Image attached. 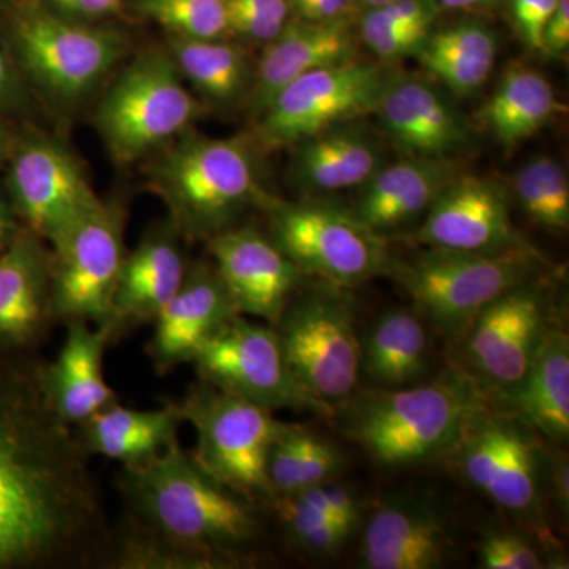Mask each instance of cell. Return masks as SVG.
<instances>
[{
  "label": "cell",
  "mask_w": 569,
  "mask_h": 569,
  "mask_svg": "<svg viewBox=\"0 0 569 569\" xmlns=\"http://www.w3.org/2000/svg\"><path fill=\"white\" fill-rule=\"evenodd\" d=\"M148 186L187 242H208L236 227L249 209H266L276 200L261 186L249 142L190 129L153 153Z\"/></svg>",
  "instance_id": "cell-4"
},
{
  "label": "cell",
  "mask_w": 569,
  "mask_h": 569,
  "mask_svg": "<svg viewBox=\"0 0 569 569\" xmlns=\"http://www.w3.org/2000/svg\"><path fill=\"white\" fill-rule=\"evenodd\" d=\"M313 0H290L291 17H298Z\"/></svg>",
  "instance_id": "cell-52"
},
{
  "label": "cell",
  "mask_w": 569,
  "mask_h": 569,
  "mask_svg": "<svg viewBox=\"0 0 569 569\" xmlns=\"http://www.w3.org/2000/svg\"><path fill=\"white\" fill-rule=\"evenodd\" d=\"M266 212L269 236L305 277L343 288L388 274L392 258L387 239L359 222L353 211L274 200Z\"/></svg>",
  "instance_id": "cell-11"
},
{
  "label": "cell",
  "mask_w": 569,
  "mask_h": 569,
  "mask_svg": "<svg viewBox=\"0 0 569 569\" xmlns=\"http://www.w3.org/2000/svg\"><path fill=\"white\" fill-rule=\"evenodd\" d=\"M66 328L58 358L41 362V383L59 417L67 425L80 426L119 397L104 380L103 358L110 346L107 332L81 320Z\"/></svg>",
  "instance_id": "cell-25"
},
{
  "label": "cell",
  "mask_w": 569,
  "mask_h": 569,
  "mask_svg": "<svg viewBox=\"0 0 569 569\" xmlns=\"http://www.w3.org/2000/svg\"><path fill=\"white\" fill-rule=\"evenodd\" d=\"M318 488H320L321 496H323L329 512H331L336 522L353 533L359 522V512H361L353 490L337 485L336 481L325 482Z\"/></svg>",
  "instance_id": "cell-43"
},
{
  "label": "cell",
  "mask_w": 569,
  "mask_h": 569,
  "mask_svg": "<svg viewBox=\"0 0 569 569\" xmlns=\"http://www.w3.org/2000/svg\"><path fill=\"white\" fill-rule=\"evenodd\" d=\"M224 2L228 7L258 11L277 20H291L290 0H224Z\"/></svg>",
  "instance_id": "cell-48"
},
{
  "label": "cell",
  "mask_w": 569,
  "mask_h": 569,
  "mask_svg": "<svg viewBox=\"0 0 569 569\" xmlns=\"http://www.w3.org/2000/svg\"><path fill=\"white\" fill-rule=\"evenodd\" d=\"M557 0H511L512 20L520 39L535 51L542 50V36Z\"/></svg>",
  "instance_id": "cell-40"
},
{
  "label": "cell",
  "mask_w": 569,
  "mask_h": 569,
  "mask_svg": "<svg viewBox=\"0 0 569 569\" xmlns=\"http://www.w3.org/2000/svg\"><path fill=\"white\" fill-rule=\"evenodd\" d=\"M26 107L28 96L24 86L7 56L0 50V116L24 110Z\"/></svg>",
  "instance_id": "cell-44"
},
{
  "label": "cell",
  "mask_w": 569,
  "mask_h": 569,
  "mask_svg": "<svg viewBox=\"0 0 569 569\" xmlns=\"http://www.w3.org/2000/svg\"><path fill=\"white\" fill-rule=\"evenodd\" d=\"M182 241L174 224L164 220L149 228L140 244L126 254L103 329L110 346L141 326L153 325L178 293L189 268Z\"/></svg>",
  "instance_id": "cell-20"
},
{
  "label": "cell",
  "mask_w": 569,
  "mask_h": 569,
  "mask_svg": "<svg viewBox=\"0 0 569 569\" xmlns=\"http://www.w3.org/2000/svg\"><path fill=\"white\" fill-rule=\"evenodd\" d=\"M268 508L274 511L288 541L306 552L335 556L350 538L351 531L332 518L318 486L277 496Z\"/></svg>",
  "instance_id": "cell-35"
},
{
  "label": "cell",
  "mask_w": 569,
  "mask_h": 569,
  "mask_svg": "<svg viewBox=\"0 0 569 569\" xmlns=\"http://www.w3.org/2000/svg\"><path fill=\"white\" fill-rule=\"evenodd\" d=\"M550 313L548 290L538 279L490 302L460 339L470 376L490 395L518 383L553 323Z\"/></svg>",
  "instance_id": "cell-16"
},
{
  "label": "cell",
  "mask_w": 569,
  "mask_h": 569,
  "mask_svg": "<svg viewBox=\"0 0 569 569\" xmlns=\"http://www.w3.org/2000/svg\"><path fill=\"white\" fill-rule=\"evenodd\" d=\"M548 475L550 493L556 500L561 516H568L569 485H568V458L559 451L550 456L548 452Z\"/></svg>",
  "instance_id": "cell-46"
},
{
  "label": "cell",
  "mask_w": 569,
  "mask_h": 569,
  "mask_svg": "<svg viewBox=\"0 0 569 569\" xmlns=\"http://www.w3.org/2000/svg\"><path fill=\"white\" fill-rule=\"evenodd\" d=\"M449 452L473 488L549 539L542 509L548 452L533 429L492 403L468 422Z\"/></svg>",
  "instance_id": "cell-10"
},
{
  "label": "cell",
  "mask_w": 569,
  "mask_h": 569,
  "mask_svg": "<svg viewBox=\"0 0 569 569\" xmlns=\"http://www.w3.org/2000/svg\"><path fill=\"white\" fill-rule=\"evenodd\" d=\"M43 6L67 20L100 24L108 18L122 13L126 0H43Z\"/></svg>",
  "instance_id": "cell-41"
},
{
  "label": "cell",
  "mask_w": 569,
  "mask_h": 569,
  "mask_svg": "<svg viewBox=\"0 0 569 569\" xmlns=\"http://www.w3.org/2000/svg\"><path fill=\"white\" fill-rule=\"evenodd\" d=\"M168 48L140 52L119 71L96 112L97 132L118 164L152 156L200 116Z\"/></svg>",
  "instance_id": "cell-5"
},
{
  "label": "cell",
  "mask_w": 569,
  "mask_h": 569,
  "mask_svg": "<svg viewBox=\"0 0 569 569\" xmlns=\"http://www.w3.org/2000/svg\"><path fill=\"white\" fill-rule=\"evenodd\" d=\"M356 6H358L356 0H313L307 9L295 18L305 21L346 20Z\"/></svg>",
  "instance_id": "cell-47"
},
{
  "label": "cell",
  "mask_w": 569,
  "mask_h": 569,
  "mask_svg": "<svg viewBox=\"0 0 569 569\" xmlns=\"http://www.w3.org/2000/svg\"><path fill=\"white\" fill-rule=\"evenodd\" d=\"M176 410L197 433L193 459L224 488L260 507L274 500L269 485L268 455L283 422L272 411L212 385H192Z\"/></svg>",
  "instance_id": "cell-9"
},
{
  "label": "cell",
  "mask_w": 569,
  "mask_h": 569,
  "mask_svg": "<svg viewBox=\"0 0 569 569\" xmlns=\"http://www.w3.org/2000/svg\"><path fill=\"white\" fill-rule=\"evenodd\" d=\"M21 227L22 224L17 222V213L11 209V204L0 198V253L7 249Z\"/></svg>",
  "instance_id": "cell-49"
},
{
  "label": "cell",
  "mask_w": 569,
  "mask_h": 569,
  "mask_svg": "<svg viewBox=\"0 0 569 569\" xmlns=\"http://www.w3.org/2000/svg\"><path fill=\"white\" fill-rule=\"evenodd\" d=\"M126 211L100 200L67 228L52 250V310L56 321H88L107 328L126 260Z\"/></svg>",
  "instance_id": "cell-12"
},
{
  "label": "cell",
  "mask_w": 569,
  "mask_h": 569,
  "mask_svg": "<svg viewBox=\"0 0 569 569\" xmlns=\"http://www.w3.org/2000/svg\"><path fill=\"white\" fill-rule=\"evenodd\" d=\"M356 2H358V6H362L366 10H369L388 6V3L395 2V0H356Z\"/></svg>",
  "instance_id": "cell-53"
},
{
  "label": "cell",
  "mask_w": 569,
  "mask_h": 569,
  "mask_svg": "<svg viewBox=\"0 0 569 569\" xmlns=\"http://www.w3.org/2000/svg\"><path fill=\"white\" fill-rule=\"evenodd\" d=\"M376 112L407 157L451 160L473 144L466 118L422 78L391 74Z\"/></svg>",
  "instance_id": "cell-22"
},
{
  "label": "cell",
  "mask_w": 569,
  "mask_h": 569,
  "mask_svg": "<svg viewBox=\"0 0 569 569\" xmlns=\"http://www.w3.org/2000/svg\"><path fill=\"white\" fill-rule=\"evenodd\" d=\"M538 252L486 254L426 247L406 260H391L396 277L441 336L462 339L490 302L519 284L538 279Z\"/></svg>",
  "instance_id": "cell-6"
},
{
  "label": "cell",
  "mask_w": 569,
  "mask_h": 569,
  "mask_svg": "<svg viewBox=\"0 0 569 569\" xmlns=\"http://www.w3.org/2000/svg\"><path fill=\"white\" fill-rule=\"evenodd\" d=\"M413 241L460 252H537L512 224L505 190L479 176L456 174L427 209Z\"/></svg>",
  "instance_id": "cell-17"
},
{
  "label": "cell",
  "mask_w": 569,
  "mask_h": 569,
  "mask_svg": "<svg viewBox=\"0 0 569 569\" xmlns=\"http://www.w3.org/2000/svg\"><path fill=\"white\" fill-rule=\"evenodd\" d=\"M198 378L264 410H293L331 418L336 411L316 399L291 372L274 328L236 316L198 348Z\"/></svg>",
  "instance_id": "cell-13"
},
{
  "label": "cell",
  "mask_w": 569,
  "mask_h": 569,
  "mask_svg": "<svg viewBox=\"0 0 569 569\" xmlns=\"http://www.w3.org/2000/svg\"><path fill=\"white\" fill-rule=\"evenodd\" d=\"M272 328L299 383L335 411L346 406L358 391L361 339L340 287L321 282L296 290Z\"/></svg>",
  "instance_id": "cell-8"
},
{
  "label": "cell",
  "mask_w": 569,
  "mask_h": 569,
  "mask_svg": "<svg viewBox=\"0 0 569 569\" xmlns=\"http://www.w3.org/2000/svg\"><path fill=\"white\" fill-rule=\"evenodd\" d=\"M129 9L141 20L160 26L176 39H230L224 0H129Z\"/></svg>",
  "instance_id": "cell-36"
},
{
  "label": "cell",
  "mask_w": 569,
  "mask_h": 569,
  "mask_svg": "<svg viewBox=\"0 0 569 569\" xmlns=\"http://www.w3.org/2000/svg\"><path fill=\"white\" fill-rule=\"evenodd\" d=\"M430 32L399 24L378 9L367 10L361 21L362 41L383 62L417 56Z\"/></svg>",
  "instance_id": "cell-37"
},
{
  "label": "cell",
  "mask_w": 569,
  "mask_h": 569,
  "mask_svg": "<svg viewBox=\"0 0 569 569\" xmlns=\"http://www.w3.org/2000/svg\"><path fill=\"white\" fill-rule=\"evenodd\" d=\"M479 563L486 569L545 568L541 552L526 535L516 531H488L479 545Z\"/></svg>",
  "instance_id": "cell-38"
},
{
  "label": "cell",
  "mask_w": 569,
  "mask_h": 569,
  "mask_svg": "<svg viewBox=\"0 0 569 569\" xmlns=\"http://www.w3.org/2000/svg\"><path fill=\"white\" fill-rule=\"evenodd\" d=\"M537 167L542 193L548 204L549 228L552 233H565L569 227V181L567 171L552 157H538Z\"/></svg>",
  "instance_id": "cell-39"
},
{
  "label": "cell",
  "mask_w": 569,
  "mask_h": 569,
  "mask_svg": "<svg viewBox=\"0 0 569 569\" xmlns=\"http://www.w3.org/2000/svg\"><path fill=\"white\" fill-rule=\"evenodd\" d=\"M296 182L312 192L365 186L383 167V151L358 123H342L296 144Z\"/></svg>",
  "instance_id": "cell-29"
},
{
  "label": "cell",
  "mask_w": 569,
  "mask_h": 569,
  "mask_svg": "<svg viewBox=\"0 0 569 569\" xmlns=\"http://www.w3.org/2000/svg\"><path fill=\"white\" fill-rule=\"evenodd\" d=\"M456 176L451 160L403 157L381 167L353 209L356 219L387 239L422 219L445 186Z\"/></svg>",
  "instance_id": "cell-26"
},
{
  "label": "cell",
  "mask_w": 569,
  "mask_h": 569,
  "mask_svg": "<svg viewBox=\"0 0 569 569\" xmlns=\"http://www.w3.org/2000/svg\"><path fill=\"white\" fill-rule=\"evenodd\" d=\"M126 516L111 530L104 569H223L254 563L260 505L224 488L176 441L118 475Z\"/></svg>",
  "instance_id": "cell-2"
},
{
  "label": "cell",
  "mask_w": 569,
  "mask_h": 569,
  "mask_svg": "<svg viewBox=\"0 0 569 569\" xmlns=\"http://www.w3.org/2000/svg\"><path fill=\"white\" fill-rule=\"evenodd\" d=\"M183 81L216 107H234L249 97L254 67L244 48L228 39L192 40L168 37Z\"/></svg>",
  "instance_id": "cell-33"
},
{
  "label": "cell",
  "mask_w": 569,
  "mask_h": 569,
  "mask_svg": "<svg viewBox=\"0 0 569 569\" xmlns=\"http://www.w3.org/2000/svg\"><path fill=\"white\" fill-rule=\"evenodd\" d=\"M206 244L239 313L274 326L305 279L293 261L254 227L228 228Z\"/></svg>",
  "instance_id": "cell-18"
},
{
  "label": "cell",
  "mask_w": 569,
  "mask_h": 569,
  "mask_svg": "<svg viewBox=\"0 0 569 569\" xmlns=\"http://www.w3.org/2000/svg\"><path fill=\"white\" fill-rule=\"evenodd\" d=\"M389 78L383 67L356 59L310 71L277 93L254 119V141L264 151H277L372 114Z\"/></svg>",
  "instance_id": "cell-14"
},
{
  "label": "cell",
  "mask_w": 569,
  "mask_h": 569,
  "mask_svg": "<svg viewBox=\"0 0 569 569\" xmlns=\"http://www.w3.org/2000/svg\"><path fill=\"white\" fill-rule=\"evenodd\" d=\"M31 353H0V569L102 568V497L73 426L52 408Z\"/></svg>",
  "instance_id": "cell-1"
},
{
  "label": "cell",
  "mask_w": 569,
  "mask_h": 569,
  "mask_svg": "<svg viewBox=\"0 0 569 569\" xmlns=\"http://www.w3.org/2000/svg\"><path fill=\"white\" fill-rule=\"evenodd\" d=\"M429 336L417 312L392 309L378 318L361 340V372L377 388H403L429 372Z\"/></svg>",
  "instance_id": "cell-30"
},
{
  "label": "cell",
  "mask_w": 569,
  "mask_h": 569,
  "mask_svg": "<svg viewBox=\"0 0 569 569\" xmlns=\"http://www.w3.org/2000/svg\"><path fill=\"white\" fill-rule=\"evenodd\" d=\"M427 73L458 97L477 93L492 73L497 37L488 26L456 22L430 32L417 54Z\"/></svg>",
  "instance_id": "cell-31"
},
{
  "label": "cell",
  "mask_w": 569,
  "mask_h": 569,
  "mask_svg": "<svg viewBox=\"0 0 569 569\" xmlns=\"http://www.w3.org/2000/svg\"><path fill=\"white\" fill-rule=\"evenodd\" d=\"M11 37L22 71L62 107L96 91L130 47L129 37L118 28L67 20L43 3L18 11Z\"/></svg>",
  "instance_id": "cell-7"
},
{
  "label": "cell",
  "mask_w": 569,
  "mask_h": 569,
  "mask_svg": "<svg viewBox=\"0 0 569 569\" xmlns=\"http://www.w3.org/2000/svg\"><path fill=\"white\" fill-rule=\"evenodd\" d=\"M11 209L22 227L51 244L102 198L80 160L54 138H24L13 146L7 176Z\"/></svg>",
  "instance_id": "cell-15"
},
{
  "label": "cell",
  "mask_w": 569,
  "mask_h": 569,
  "mask_svg": "<svg viewBox=\"0 0 569 569\" xmlns=\"http://www.w3.org/2000/svg\"><path fill=\"white\" fill-rule=\"evenodd\" d=\"M492 403L470 373L452 372L430 383L356 391L340 408L347 437L380 466L399 468L447 456Z\"/></svg>",
  "instance_id": "cell-3"
},
{
  "label": "cell",
  "mask_w": 569,
  "mask_h": 569,
  "mask_svg": "<svg viewBox=\"0 0 569 569\" xmlns=\"http://www.w3.org/2000/svg\"><path fill=\"white\" fill-rule=\"evenodd\" d=\"M13 146V137H11L10 129L3 122L2 116H0V164L9 162Z\"/></svg>",
  "instance_id": "cell-51"
},
{
  "label": "cell",
  "mask_w": 569,
  "mask_h": 569,
  "mask_svg": "<svg viewBox=\"0 0 569 569\" xmlns=\"http://www.w3.org/2000/svg\"><path fill=\"white\" fill-rule=\"evenodd\" d=\"M241 316L212 261L189 263L182 284L157 320L148 355L159 376L192 362L198 348Z\"/></svg>",
  "instance_id": "cell-21"
},
{
  "label": "cell",
  "mask_w": 569,
  "mask_h": 569,
  "mask_svg": "<svg viewBox=\"0 0 569 569\" xmlns=\"http://www.w3.org/2000/svg\"><path fill=\"white\" fill-rule=\"evenodd\" d=\"M52 250L21 227L0 253V353H31L58 325L52 310Z\"/></svg>",
  "instance_id": "cell-19"
},
{
  "label": "cell",
  "mask_w": 569,
  "mask_h": 569,
  "mask_svg": "<svg viewBox=\"0 0 569 569\" xmlns=\"http://www.w3.org/2000/svg\"><path fill=\"white\" fill-rule=\"evenodd\" d=\"M569 48V0H557L542 36V52L561 56Z\"/></svg>",
  "instance_id": "cell-45"
},
{
  "label": "cell",
  "mask_w": 569,
  "mask_h": 569,
  "mask_svg": "<svg viewBox=\"0 0 569 569\" xmlns=\"http://www.w3.org/2000/svg\"><path fill=\"white\" fill-rule=\"evenodd\" d=\"M378 10L399 24L432 31L441 7L438 0H395L388 6L378 7Z\"/></svg>",
  "instance_id": "cell-42"
},
{
  "label": "cell",
  "mask_w": 569,
  "mask_h": 569,
  "mask_svg": "<svg viewBox=\"0 0 569 569\" xmlns=\"http://www.w3.org/2000/svg\"><path fill=\"white\" fill-rule=\"evenodd\" d=\"M182 425L174 402L157 410H134L118 400L77 426V436L89 456L137 467L159 458L176 443Z\"/></svg>",
  "instance_id": "cell-28"
},
{
  "label": "cell",
  "mask_w": 569,
  "mask_h": 569,
  "mask_svg": "<svg viewBox=\"0 0 569 569\" xmlns=\"http://www.w3.org/2000/svg\"><path fill=\"white\" fill-rule=\"evenodd\" d=\"M346 467L339 448L306 427L282 425L269 448L268 479L274 496L336 481Z\"/></svg>",
  "instance_id": "cell-34"
},
{
  "label": "cell",
  "mask_w": 569,
  "mask_h": 569,
  "mask_svg": "<svg viewBox=\"0 0 569 569\" xmlns=\"http://www.w3.org/2000/svg\"><path fill=\"white\" fill-rule=\"evenodd\" d=\"M351 22L290 20L280 36L266 44L253 70L247 97L250 116L257 119L290 82L323 67L355 61Z\"/></svg>",
  "instance_id": "cell-23"
},
{
  "label": "cell",
  "mask_w": 569,
  "mask_h": 569,
  "mask_svg": "<svg viewBox=\"0 0 569 569\" xmlns=\"http://www.w3.org/2000/svg\"><path fill=\"white\" fill-rule=\"evenodd\" d=\"M492 396L501 410L520 419L556 445L569 437V339L560 325H550L529 369L518 383Z\"/></svg>",
  "instance_id": "cell-27"
},
{
  "label": "cell",
  "mask_w": 569,
  "mask_h": 569,
  "mask_svg": "<svg viewBox=\"0 0 569 569\" xmlns=\"http://www.w3.org/2000/svg\"><path fill=\"white\" fill-rule=\"evenodd\" d=\"M560 108L545 74L529 67H512L486 102L482 121L501 146L515 149L541 132Z\"/></svg>",
  "instance_id": "cell-32"
},
{
  "label": "cell",
  "mask_w": 569,
  "mask_h": 569,
  "mask_svg": "<svg viewBox=\"0 0 569 569\" xmlns=\"http://www.w3.org/2000/svg\"><path fill=\"white\" fill-rule=\"evenodd\" d=\"M455 550L443 518L418 501L391 500L370 516L362 538V567L436 569Z\"/></svg>",
  "instance_id": "cell-24"
},
{
  "label": "cell",
  "mask_w": 569,
  "mask_h": 569,
  "mask_svg": "<svg viewBox=\"0 0 569 569\" xmlns=\"http://www.w3.org/2000/svg\"><path fill=\"white\" fill-rule=\"evenodd\" d=\"M496 0H438L441 9L445 10H470L478 7L490 6Z\"/></svg>",
  "instance_id": "cell-50"
}]
</instances>
